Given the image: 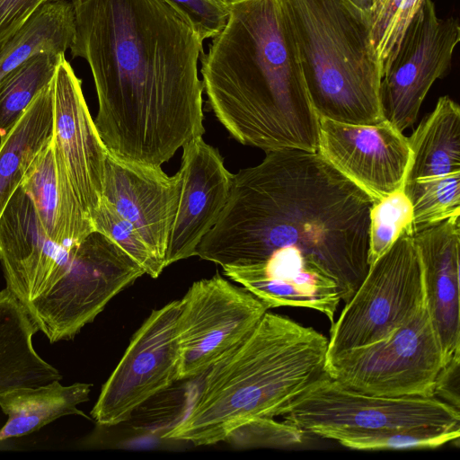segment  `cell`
Masks as SVG:
<instances>
[{"label":"cell","mask_w":460,"mask_h":460,"mask_svg":"<svg viewBox=\"0 0 460 460\" xmlns=\"http://www.w3.org/2000/svg\"><path fill=\"white\" fill-rule=\"evenodd\" d=\"M91 387L85 383L63 385L56 380L1 393L0 409L8 419L0 429V442L31 434L64 416L87 418L77 406L89 400Z\"/></svg>","instance_id":"21"},{"label":"cell","mask_w":460,"mask_h":460,"mask_svg":"<svg viewBox=\"0 0 460 460\" xmlns=\"http://www.w3.org/2000/svg\"><path fill=\"white\" fill-rule=\"evenodd\" d=\"M200 58L208 104L235 140L317 152L319 119L280 0H231L226 26Z\"/></svg>","instance_id":"3"},{"label":"cell","mask_w":460,"mask_h":460,"mask_svg":"<svg viewBox=\"0 0 460 460\" xmlns=\"http://www.w3.org/2000/svg\"><path fill=\"white\" fill-rule=\"evenodd\" d=\"M434 396L460 409V352L444 365L436 378Z\"/></svg>","instance_id":"33"},{"label":"cell","mask_w":460,"mask_h":460,"mask_svg":"<svg viewBox=\"0 0 460 460\" xmlns=\"http://www.w3.org/2000/svg\"><path fill=\"white\" fill-rule=\"evenodd\" d=\"M79 243L66 248L45 233L19 186L0 218V264L6 288L50 343L73 340L84 323Z\"/></svg>","instance_id":"6"},{"label":"cell","mask_w":460,"mask_h":460,"mask_svg":"<svg viewBox=\"0 0 460 460\" xmlns=\"http://www.w3.org/2000/svg\"><path fill=\"white\" fill-rule=\"evenodd\" d=\"M423 273L426 306L443 366L460 352V217L413 229Z\"/></svg>","instance_id":"17"},{"label":"cell","mask_w":460,"mask_h":460,"mask_svg":"<svg viewBox=\"0 0 460 460\" xmlns=\"http://www.w3.org/2000/svg\"><path fill=\"white\" fill-rule=\"evenodd\" d=\"M37 332L12 293L0 290V394L62 379L59 370L36 351L32 339Z\"/></svg>","instance_id":"19"},{"label":"cell","mask_w":460,"mask_h":460,"mask_svg":"<svg viewBox=\"0 0 460 460\" xmlns=\"http://www.w3.org/2000/svg\"><path fill=\"white\" fill-rule=\"evenodd\" d=\"M375 201L318 152H266L259 164L234 174L227 201L196 255L222 268L273 255L306 260L335 280L347 302L369 269Z\"/></svg>","instance_id":"2"},{"label":"cell","mask_w":460,"mask_h":460,"mask_svg":"<svg viewBox=\"0 0 460 460\" xmlns=\"http://www.w3.org/2000/svg\"><path fill=\"white\" fill-rule=\"evenodd\" d=\"M412 206L402 188L376 200L369 213V266L406 230L412 229Z\"/></svg>","instance_id":"28"},{"label":"cell","mask_w":460,"mask_h":460,"mask_svg":"<svg viewBox=\"0 0 460 460\" xmlns=\"http://www.w3.org/2000/svg\"><path fill=\"white\" fill-rule=\"evenodd\" d=\"M180 190L179 172L168 176L161 166L125 161L107 151L102 196L137 229L164 265Z\"/></svg>","instance_id":"16"},{"label":"cell","mask_w":460,"mask_h":460,"mask_svg":"<svg viewBox=\"0 0 460 460\" xmlns=\"http://www.w3.org/2000/svg\"><path fill=\"white\" fill-rule=\"evenodd\" d=\"M65 53L40 52L7 75L0 83V138L20 120L38 93L55 76Z\"/></svg>","instance_id":"24"},{"label":"cell","mask_w":460,"mask_h":460,"mask_svg":"<svg viewBox=\"0 0 460 460\" xmlns=\"http://www.w3.org/2000/svg\"><path fill=\"white\" fill-rule=\"evenodd\" d=\"M443 367L426 305L387 338L327 357L326 374L341 385L389 397L434 396Z\"/></svg>","instance_id":"8"},{"label":"cell","mask_w":460,"mask_h":460,"mask_svg":"<svg viewBox=\"0 0 460 460\" xmlns=\"http://www.w3.org/2000/svg\"><path fill=\"white\" fill-rule=\"evenodd\" d=\"M328 338L266 312L235 349L207 371L187 415L164 438L213 445L248 422L281 416L324 372Z\"/></svg>","instance_id":"4"},{"label":"cell","mask_w":460,"mask_h":460,"mask_svg":"<svg viewBox=\"0 0 460 460\" xmlns=\"http://www.w3.org/2000/svg\"><path fill=\"white\" fill-rule=\"evenodd\" d=\"M180 308L181 301L174 300L153 310L133 335L91 411L99 425L128 420L146 401L179 381Z\"/></svg>","instance_id":"11"},{"label":"cell","mask_w":460,"mask_h":460,"mask_svg":"<svg viewBox=\"0 0 460 460\" xmlns=\"http://www.w3.org/2000/svg\"><path fill=\"white\" fill-rule=\"evenodd\" d=\"M59 0H0V47L43 4Z\"/></svg>","instance_id":"32"},{"label":"cell","mask_w":460,"mask_h":460,"mask_svg":"<svg viewBox=\"0 0 460 460\" xmlns=\"http://www.w3.org/2000/svg\"><path fill=\"white\" fill-rule=\"evenodd\" d=\"M408 143L411 160L404 182L460 173L459 105L449 96H441Z\"/></svg>","instance_id":"20"},{"label":"cell","mask_w":460,"mask_h":460,"mask_svg":"<svg viewBox=\"0 0 460 460\" xmlns=\"http://www.w3.org/2000/svg\"><path fill=\"white\" fill-rule=\"evenodd\" d=\"M75 33L71 2L59 0L41 5L0 47V83L32 56L43 51L65 53Z\"/></svg>","instance_id":"23"},{"label":"cell","mask_w":460,"mask_h":460,"mask_svg":"<svg viewBox=\"0 0 460 460\" xmlns=\"http://www.w3.org/2000/svg\"><path fill=\"white\" fill-rule=\"evenodd\" d=\"M425 305L422 266L412 228L369 266L332 323L326 358L387 338Z\"/></svg>","instance_id":"7"},{"label":"cell","mask_w":460,"mask_h":460,"mask_svg":"<svg viewBox=\"0 0 460 460\" xmlns=\"http://www.w3.org/2000/svg\"><path fill=\"white\" fill-rule=\"evenodd\" d=\"M180 301L179 380L204 374L243 341L269 310L219 274L194 282Z\"/></svg>","instance_id":"10"},{"label":"cell","mask_w":460,"mask_h":460,"mask_svg":"<svg viewBox=\"0 0 460 460\" xmlns=\"http://www.w3.org/2000/svg\"><path fill=\"white\" fill-rule=\"evenodd\" d=\"M193 29L203 42L226 26L231 0H165Z\"/></svg>","instance_id":"31"},{"label":"cell","mask_w":460,"mask_h":460,"mask_svg":"<svg viewBox=\"0 0 460 460\" xmlns=\"http://www.w3.org/2000/svg\"><path fill=\"white\" fill-rule=\"evenodd\" d=\"M304 435L291 423L264 417L240 427L226 440L240 447H288L301 444Z\"/></svg>","instance_id":"30"},{"label":"cell","mask_w":460,"mask_h":460,"mask_svg":"<svg viewBox=\"0 0 460 460\" xmlns=\"http://www.w3.org/2000/svg\"><path fill=\"white\" fill-rule=\"evenodd\" d=\"M73 58L91 68L111 155L161 166L205 133L202 41L165 0H72Z\"/></svg>","instance_id":"1"},{"label":"cell","mask_w":460,"mask_h":460,"mask_svg":"<svg viewBox=\"0 0 460 460\" xmlns=\"http://www.w3.org/2000/svg\"><path fill=\"white\" fill-rule=\"evenodd\" d=\"M305 433L321 438L339 431L415 426H460V411L435 396L389 397L360 393L324 372L281 414Z\"/></svg>","instance_id":"9"},{"label":"cell","mask_w":460,"mask_h":460,"mask_svg":"<svg viewBox=\"0 0 460 460\" xmlns=\"http://www.w3.org/2000/svg\"><path fill=\"white\" fill-rule=\"evenodd\" d=\"M460 426H415L371 431H339L328 438L357 450L436 448L458 440Z\"/></svg>","instance_id":"25"},{"label":"cell","mask_w":460,"mask_h":460,"mask_svg":"<svg viewBox=\"0 0 460 460\" xmlns=\"http://www.w3.org/2000/svg\"><path fill=\"white\" fill-rule=\"evenodd\" d=\"M20 187L31 199L46 234L57 244L71 248L93 231L51 139L31 163Z\"/></svg>","instance_id":"18"},{"label":"cell","mask_w":460,"mask_h":460,"mask_svg":"<svg viewBox=\"0 0 460 460\" xmlns=\"http://www.w3.org/2000/svg\"><path fill=\"white\" fill-rule=\"evenodd\" d=\"M424 0H374L368 11L370 42L382 77L410 22Z\"/></svg>","instance_id":"27"},{"label":"cell","mask_w":460,"mask_h":460,"mask_svg":"<svg viewBox=\"0 0 460 460\" xmlns=\"http://www.w3.org/2000/svg\"><path fill=\"white\" fill-rule=\"evenodd\" d=\"M92 224L93 231H98L114 241L150 277L157 278L165 268L147 246L137 229L103 196L93 216Z\"/></svg>","instance_id":"29"},{"label":"cell","mask_w":460,"mask_h":460,"mask_svg":"<svg viewBox=\"0 0 460 460\" xmlns=\"http://www.w3.org/2000/svg\"><path fill=\"white\" fill-rule=\"evenodd\" d=\"M356 5L361 8L364 12L368 13V11L373 4L374 0H351Z\"/></svg>","instance_id":"34"},{"label":"cell","mask_w":460,"mask_h":460,"mask_svg":"<svg viewBox=\"0 0 460 460\" xmlns=\"http://www.w3.org/2000/svg\"><path fill=\"white\" fill-rule=\"evenodd\" d=\"M181 190L169 234L165 268L196 255L202 238L216 225L230 193L232 174L217 149L202 137L182 146Z\"/></svg>","instance_id":"15"},{"label":"cell","mask_w":460,"mask_h":460,"mask_svg":"<svg viewBox=\"0 0 460 460\" xmlns=\"http://www.w3.org/2000/svg\"><path fill=\"white\" fill-rule=\"evenodd\" d=\"M81 80L63 56L53 78L51 142L91 220L102 198L107 149L86 105Z\"/></svg>","instance_id":"14"},{"label":"cell","mask_w":460,"mask_h":460,"mask_svg":"<svg viewBox=\"0 0 460 460\" xmlns=\"http://www.w3.org/2000/svg\"><path fill=\"white\" fill-rule=\"evenodd\" d=\"M412 206L413 229L460 217V173L403 183Z\"/></svg>","instance_id":"26"},{"label":"cell","mask_w":460,"mask_h":460,"mask_svg":"<svg viewBox=\"0 0 460 460\" xmlns=\"http://www.w3.org/2000/svg\"><path fill=\"white\" fill-rule=\"evenodd\" d=\"M319 119L317 152L377 200L402 188L411 149L402 131L384 120L357 125Z\"/></svg>","instance_id":"13"},{"label":"cell","mask_w":460,"mask_h":460,"mask_svg":"<svg viewBox=\"0 0 460 460\" xmlns=\"http://www.w3.org/2000/svg\"><path fill=\"white\" fill-rule=\"evenodd\" d=\"M280 1L317 116L357 125L385 120L367 13L351 0Z\"/></svg>","instance_id":"5"},{"label":"cell","mask_w":460,"mask_h":460,"mask_svg":"<svg viewBox=\"0 0 460 460\" xmlns=\"http://www.w3.org/2000/svg\"><path fill=\"white\" fill-rule=\"evenodd\" d=\"M459 41L458 20L438 17L433 1L424 0L382 77L386 120L401 131L414 124L429 90L448 73Z\"/></svg>","instance_id":"12"},{"label":"cell","mask_w":460,"mask_h":460,"mask_svg":"<svg viewBox=\"0 0 460 460\" xmlns=\"http://www.w3.org/2000/svg\"><path fill=\"white\" fill-rule=\"evenodd\" d=\"M52 128L51 82L38 93L11 131L0 138V218L31 163L51 139Z\"/></svg>","instance_id":"22"}]
</instances>
